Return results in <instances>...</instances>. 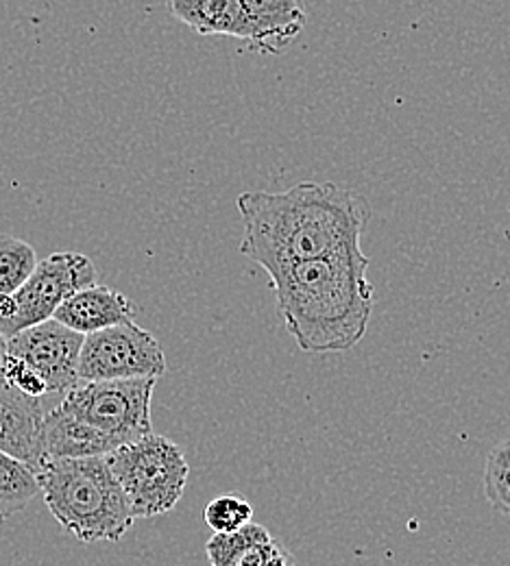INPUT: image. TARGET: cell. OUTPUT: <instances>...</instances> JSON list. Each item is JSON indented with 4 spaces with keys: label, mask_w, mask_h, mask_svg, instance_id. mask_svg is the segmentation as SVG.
<instances>
[{
    "label": "cell",
    "mask_w": 510,
    "mask_h": 566,
    "mask_svg": "<svg viewBox=\"0 0 510 566\" xmlns=\"http://www.w3.org/2000/svg\"><path fill=\"white\" fill-rule=\"evenodd\" d=\"M240 253L269 273L299 262L363 255L371 208L356 190L303 181L284 192H244Z\"/></svg>",
    "instance_id": "cell-1"
},
{
    "label": "cell",
    "mask_w": 510,
    "mask_h": 566,
    "mask_svg": "<svg viewBox=\"0 0 510 566\" xmlns=\"http://www.w3.org/2000/svg\"><path fill=\"white\" fill-rule=\"evenodd\" d=\"M368 258L339 255L269 273L278 312L305 354H343L361 345L373 314Z\"/></svg>",
    "instance_id": "cell-2"
},
{
    "label": "cell",
    "mask_w": 510,
    "mask_h": 566,
    "mask_svg": "<svg viewBox=\"0 0 510 566\" xmlns=\"http://www.w3.org/2000/svg\"><path fill=\"white\" fill-rule=\"evenodd\" d=\"M38 482L55 521L81 543H118L136 521L105 455L51 460Z\"/></svg>",
    "instance_id": "cell-3"
},
{
    "label": "cell",
    "mask_w": 510,
    "mask_h": 566,
    "mask_svg": "<svg viewBox=\"0 0 510 566\" xmlns=\"http://www.w3.org/2000/svg\"><path fill=\"white\" fill-rule=\"evenodd\" d=\"M199 35H229L264 55H280L305 27L301 0H166Z\"/></svg>",
    "instance_id": "cell-4"
},
{
    "label": "cell",
    "mask_w": 510,
    "mask_h": 566,
    "mask_svg": "<svg viewBox=\"0 0 510 566\" xmlns=\"http://www.w3.org/2000/svg\"><path fill=\"white\" fill-rule=\"evenodd\" d=\"M134 518H153L170 512L186 493L190 467L170 438L146 433L105 455Z\"/></svg>",
    "instance_id": "cell-5"
},
{
    "label": "cell",
    "mask_w": 510,
    "mask_h": 566,
    "mask_svg": "<svg viewBox=\"0 0 510 566\" xmlns=\"http://www.w3.org/2000/svg\"><path fill=\"white\" fill-rule=\"evenodd\" d=\"M94 283L96 269L87 255L64 251L44 258L27 282L0 298V334L9 340L18 332L53 318L66 298Z\"/></svg>",
    "instance_id": "cell-6"
},
{
    "label": "cell",
    "mask_w": 510,
    "mask_h": 566,
    "mask_svg": "<svg viewBox=\"0 0 510 566\" xmlns=\"http://www.w3.org/2000/svg\"><path fill=\"white\" fill-rule=\"evenodd\" d=\"M157 379L85 381L62 397L64 412L83 421L121 447L150 433V399Z\"/></svg>",
    "instance_id": "cell-7"
},
{
    "label": "cell",
    "mask_w": 510,
    "mask_h": 566,
    "mask_svg": "<svg viewBox=\"0 0 510 566\" xmlns=\"http://www.w3.org/2000/svg\"><path fill=\"white\" fill-rule=\"evenodd\" d=\"M166 355L159 340L136 325L121 323L83 338L79 384L116 379H159L166 375Z\"/></svg>",
    "instance_id": "cell-8"
},
{
    "label": "cell",
    "mask_w": 510,
    "mask_h": 566,
    "mask_svg": "<svg viewBox=\"0 0 510 566\" xmlns=\"http://www.w3.org/2000/svg\"><path fill=\"white\" fill-rule=\"evenodd\" d=\"M81 334L64 327L55 318L27 327L7 340V355L22 359L49 386V395H69L79 386Z\"/></svg>",
    "instance_id": "cell-9"
},
{
    "label": "cell",
    "mask_w": 510,
    "mask_h": 566,
    "mask_svg": "<svg viewBox=\"0 0 510 566\" xmlns=\"http://www.w3.org/2000/svg\"><path fill=\"white\" fill-rule=\"evenodd\" d=\"M51 408L44 399L15 390L0 373V451L40 473L49 462L42 447V424Z\"/></svg>",
    "instance_id": "cell-10"
},
{
    "label": "cell",
    "mask_w": 510,
    "mask_h": 566,
    "mask_svg": "<svg viewBox=\"0 0 510 566\" xmlns=\"http://www.w3.org/2000/svg\"><path fill=\"white\" fill-rule=\"evenodd\" d=\"M138 314V307L123 292L107 285H90L74 292L53 314L58 323L81 336L129 323Z\"/></svg>",
    "instance_id": "cell-11"
},
{
    "label": "cell",
    "mask_w": 510,
    "mask_h": 566,
    "mask_svg": "<svg viewBox=\"0 0 510 566\" xmlns=\"http://www.w3.org/2000/svg\"><path fill=\"white\" fill-rule=\"evenodd\" d=\"M42 447L46 462L62 458H96L110 455L121 444L107 433L90 427L64 412L60 406L51 408L42 424Z\"/></svg>",
    "instance_id": "cell-12"
},
{
    "label": "cell",
    "mask_w": 510,
    "mask_h": 566,
    "mask_svg": "<svg viewBox=\"0 0 510 566\" xmlns=\"http://www.w3.org/2000/svg\"><path fill=\"white\" fill-rule=\"evenodd\" d=\"M289 549L264 525L249 523L231 534H212L206 545L210 566H273Z\"/></svg>",
    "instance_id": "cell-13"
},
{
    "label": "cell",
    "mask_w": 510,
    "mask_h": 566,
    "mask_svg": "<svg viewBox=\"0 0 510 566\" xmlns=\"http://www.w3.org/2000/svg\"><path fill=\"white\" fill-rule=\"evenodd\" d=\"M38 495V473L13 455L0 451V523L27 510Z\"/></svg>",
    "instance_id": "cell-14"
},
{
    "label": "cell",
    "mask_w": 510,
    "mask_h": 566,
    "mask_svg": "<svg viewBox=\"0 0 510 566\" xmlns=\"http://www.w3.org/2000/svg\"><path fill=\"white\" fill-rule=\"evenodd\" d=\"M38 264L35 249L9 233H0V298L13 294Z\"/></svg>",
    "instance_id": "cell-15"
},
{
    "label": "cell",
    "mask_w": 510,
    "mask_h": 566,
    "mask_svg": "<svg viewBox=\"0 0 510 566\" xmlns=\"http://www.w3.org/2000/svg\"><path fill=\"white\" fill-rule=\"evenodd\" d=\"M253 505L240 493H225L215 496L204 512L206 525L215 534H231L251 523Z\"/></svg>",
    "instance_id": "cell-16"
},
{
    "label": "cell",
    "mask_w": 510,
    "mask_h": 566,
    "mask_svg": "<svg viewBox=\"0 0 510 566\" xmlns=\"http://www.w3.org/2000/svg\"><path fill=\"white\" fill-rule=\"evenodd\" d=\"M485 495L493 510L510 514V440L498 444L487 458Z\"/></svg>",
    "instance_id": "cell-17"
},
{
    "label": "cell",
    "mask_w": 510,
    "mask_h": 566,
    "mask_svg": "<svg viewBox=\"0 0 510 566\" xmlns=\"http://www.w3.org/2000/svg\"><path fill=\"white\" fill-rule=\"evenodd\" d=\"M0 373L15 390H20L29 397H35V399L49 397L46 381L35 370H31L22 359H18L13 355H4L0 361Z\"/></svg>",
    "instance_id": "cell-18"
},
{
    "label": "cell",
    "mask_w": 510,
    "mask_h": 566,
    "mask_svg": "<svg viewBox=\"0 0 510 566\" xmlns=\"http://www.w3.org/2000/svg\"><path fill=\"white\" fill-rule=\"evenodd\" d=\"M273 566H296V563H294V558L291 556V552H287L278 563Z\"/></svg>",
    "instance_id": "cell-19"
},
{
    "label": "cell",
    "mask_w": 510,
    "mask_h": 566,
    "mask_svg": "<svg viewBox=\"0 0 510 566\" xmlns=\"http://www.w3.org/2000/svg\"><path fill=\"white\" fill-rule=\"evenodd\" d=\"M4 355H7V340H4V336L0 334V361H2Z\"/></svg>",
    "instance_id": "cell-20"
}]
</instances>
